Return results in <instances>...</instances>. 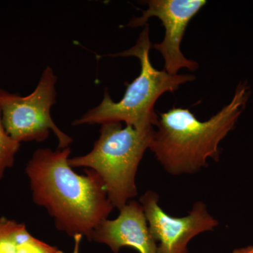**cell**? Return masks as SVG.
<instances>
[{
	"instance_id": "cell-1",
	"label": "cell",
	"mask_w": 253,
	"mask_h": 253,
	"mask_svg": "<svg viewBox=\"0 0 253 253\" xmlns=\"http://www.w3.org/2000/svg\"><path fill=\"white\" fill-rule=\"evenodd\" d=\"M71 149L45 148L35 151L26 173L33 201L45 208L56 229L71 237L85 236L91 241L93 231L107 219L113 206L104 181L96 171L78 174L68 164Z\"/></svg>"
},
{
	"instance_id": "cell-2",
	"label": "cell",
	"mask_w": 253,
	"mask_h": 253,
	"mask_svg": "<svg viewBox=\"0 0 253 253\" xmlns=\"http://www.w3.org/2000/svg\"><path fill=\"white\" fill-rule=\"evenodd\" d=\"M249 92L241 84L230 104L206 121L196 118L189 109L175 108L161 113L149 149L172 175L194 174L217 161L219 144L234 127Z\"/></svg>"
},
{
	"instance_id": "cell-3",
	"label": "cell",
	"mask_w": 253,
	"mask_h": 253,
	"mask_svg": "<svg viewBox=\"0 0 253 253\" xmlns=\"http://www.w3.org/2000/svg\"><path fill=\"white\" fill-rule=\"evenodd\" d=\"M149 25L139 35L135 45L123 52L110 56H135L141 63V72L128 84L122 99L115 102L108 89L101 104L84 113L72 123L73 126L125 122L137 129L157 126L158 118L154 106L158 98L166 92H173L179 86L196 79L194 75H170L165 70L158 71L151 64Z\"/></svg>"
},
{
	"instance_id": "cell-4",
	"label": "cell",
	"mask_w": 253,
	"mask_h": 253,
	"mask_svg": "<svg viewBox=\"0 0 253 253\" xmlns=\"http://www.w3.org/2000/svg\"><path fill=\"white\" fill-rule=\"evenodd\" d=\"M155 129L123 127L121 123L101 125L100 135L89 154L69 158L71 168L96 171L104 181L113 208L121 210L137 196L136 174L143 156L149 149Z\"/></svg>"
},
{
	"instance_id": "cell-5",
	"label": "cell",
	"mask_w": 253,
	"mask_h": 253,
	"mask_svg": "<svg viewBox=\"0 0 253 253\" xmlns=\"http://www.w3.org/2000/svg\"><path fill=\"white\" fill-rule=\"evenodd\" d=\"M57 77L50 66L43 71L36 89L21 96L0 89V106L5 130L13 139L23 141H45L52 131L59 141L58 149L69 147L73 139L55 124L51 107L56 103Z\"/></svg>"
},
{
	"instance_id": "cell-6",
	"label": "cell",
	"mask_w": 253,
	"mask_h": 253,
	"mask_svg": "<svg viewBox=\"0 0 253 253\" xmlns=\"http://www.w3.org/2000/svg\"><path fill=\"white\" fill-rule=\"evenodd\" d=\"M148 9L142 11L140 17L133 18L126 25L138 28L146 25L151 17H157L163 23L166 34L162 42L154 44V48L162 54L165 71L176 75L181 68L195 71L199 64L186 59L181 51V43L190 21L207 1L204 0H149Z\"/></svg>"
},
{
	"instance_id": "cell-7",
	"label": "cell",
	"mask_w": 253,
	"mask_h": 253,
	"mask_svg": "<svg viewBox=\"0 0 253 253\" xmlns=\"http://www.w3.org/2000/svg\"><path fill=\"white\" fill-rule=\"evenodd\" d=\"M150 233L158 245V253H188V245L196 236L212 231L219 222L202 201L195 203L189 214L172 217L159 206V196L148 191L140 198Z\"/></svg>"
},
{
	"instance_id": "cell-8",
	"label": "cell",
	"mask_w": 253,
	"mask_h": 253,
	"mask_svg": "<svg viewBox=\"0 0 253 253\" xmlns=\"http://www.w3.org/2000/svg\"><path fill=\"white\" fill-rule=\"evenodd\" d=\"M116 219H106L95 228L91 241L109 246L113 253L129 247L139 253H158V244L150 233L144 208L130 201L123 206Z\"/></svg>"
},
{
	"instance_id": "cell-9",
	"label": "cell",
	"mask_w": 253,
	"mask_h": 253,
	"mask_svg": "<svg viewBox=\"0 0 253 253\" xmlns=\"http://www.w3.org/2000/svg\"><path fill=\"white\" fill-rule=\"evenodd\" d=\"M0 253H63L56 246L36 239L22 223L0 218Z\"/></svg>"
},
{
	"instance_id": "cell-10",
	"label": "cell",
	"mask_w": 253,
	"mask_h": 253,
	"mask_svg": "<svg viewBox=\"0 0 253 253\" xmlns=\"http://www.w3.org/2000/svg\"><path fill=\"white\" fill-rule=\"evenodd\" d=\"M20 146L21 143L13 139L5 130L0 106V179H2L6 169L14 166Z\"/></svg>"
},
{
	"instance_id": "cell-11",
	"label": "cell",
	"mask_w": 253,
	"mask_h": 253,
	"mask_svg": "<svg viewBox=\"0 0 253 253\" xmlns=\"http://www.w3.org/2000/svg\"><path fill=\"white\" fill-rule=\"evenodd\" d=\"M231 253H253V246H246V247L235 249Z\"/></svg>"
}]
</instances>
